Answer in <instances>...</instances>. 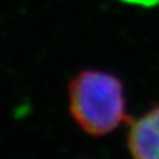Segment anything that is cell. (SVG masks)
Here are the masks:
<instances>
[{
    "label": "cell",
    "instance_id": "cell-1",
    "mask_svg": "<svg viewBox=\"0 0 159 159\" xmlns=\"http://www.w3.org/2000/svg\"><path fill=\"white\" fill-rule=\"evenodd\" d=\"M69 109L87 134H110L126 120L123 82L112 73L82 70L69 85Z\"/></svg>",
    "mask_w": 159,
    "mask_h": 159
},
{
    "label": "cell",
    "instance_id": "cell-2",
    "mask_svg": "<svg viewBox=\"0 0 159 159\" xmlns=\"http://www.w3.org/2000/svg\"><path fill=\"white\" fill-rule=\"evenodd\" d=\"M127 145L133 159H159V105L131 123Z\"/></svg>",
    "mask_w": 159,
    "mask_h": 159
}]
</instances>
